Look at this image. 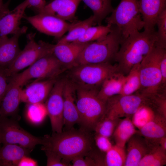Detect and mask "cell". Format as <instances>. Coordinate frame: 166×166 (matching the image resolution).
I'll return each mask as SVG.
<instances>
[{
  "label": "cell",
  "mask_w": 166,
  "mask_h": 166,
  "mask_svg": "<svg viewBox=\"0 0 166 166\" xmlns=\"http://www.w3.org/2000/svg\"><path fill=\"white\" fill-rule=\"evenodd\" d=\"M79 156L74 158L71 161L73 166H97L94 159L89 156Z\"/></svg>",
  "instance_id": "obj_39"
},
{
  "label": "cell",
  "mask_w": 166,
  "mask_h": 166,
  "mask_svg": "<svg viewBox=\"0 0 166 166\" xmlns=\"http://www.w3.org/2000/svg\"><path fill=\"white\" fill-rule=\"evenodd\" d=\"M8 83V89L0 104V116L2 117L13 115L21 102V87Z\"/></svg>",
  "instance_id": "obj_23"
},
{
  "label": "cell",
  "mask_w": 166,
  "mask_h": 166,
  "mask_svg": "<svg viewBox=\"0 0 166 166\" xmlns=\"http://www.w3.org/2000/svg\"><path fill=\"white\" fill-rule=\"evenodd\" d=\"M35 34L32 33L27 34V43L24 48L13 63L4 69L8 78L29 67L41 58L53 53L54 45L42 40L36 42Z\"/></svg>",
  "instance_id": "obj_9"
},
{
  "label": "cell",
  "mask_w": 166,
  "mask_h": 166,
  "mask_svg": "<svg viewBox=\"0 0 166 166\" xmlns=\"http://www.w3.org/2000/svg\"><path fill=\"white\" fill-rule=\"evenodd\" d=\"M68 70L67 78L75 85L98 89L106 79L120 73L117 64L110 62L78 65Z\"/></svg>",
  "instance_id": "obj_6"
},
{
  "label": "cell",
  "mask_w": 166,
  "mask_h": 166,
  "mask_svg": "<svg viewBox=\"0 0 166 166\" xmlns=\"http://www.w3.org/2000/svg\"><path fill=\"white\" fill-rule=\"evenodd\" d=\"M1 144V143H0V144ZM1 148V147L0 145V149Z\"/></svg>",
  "instance_id": "obj_46"
},
{
  "label": "cell",
  "mask_w": 166,
  "mask_h": 166,
  "mask_svg": "<svg viewBox=\"0 0 166 166\" xmlns=\"http://www.w3.org/2000/svg\"><path fill=\"white\" fill-rule=\"evenodd\" d=\"M75 89L74 84L67 78L63 92V116L64 125L67 130L80 122L79 114L74 102Z\"/></svg>",
  "instance_id": "obj_16"
},
{
  "label": "cell",
  "mask_w": 166,
  "mask_h": 166,
  "mask_svg": "<svg viewBox=\"0 0 166 166\" xmlns=\"http://www.w3.org/2000/svg\"><path fill=\"white\" fill-rule=\"evenodd\" d=\"M166 164V151L159 145L154 146L140 161L138 166H163Z\"/></svg>",
  "instance_id": "obj_31"
},
{
  "label": "cell",
  "mask_w": 166,
  "mask_h": 166,
  "mask_svg": "<svg viewBox=\"0 0 166 166\" xmlns=\"http://www.w3.org/2000/svg\"><path fill=\"white\" fill-rule=\"evenodd\" d=\"M112 26L98 25L89 27L83 35L74 42L87 43L104 39L111 30Z\"/></svg>",
  "instance_id": "obj_32"
},
{
  "label": "cell",
  "mask_w": 166,
  "mask_h": 166,
  "mask_svg": "<svg viewBox=\"0 0 166 166\" xmlns=\"http://www.w3.org/2000/svg\"><path fill=\"white\" fill-rule=\"evenodd\" d=\"M132 123L131 118H124L121 119L117 126L112 136L115 144L125 147L128 140L135 134L138 133Z\"/></svg>",
  "instance_id": "obj_27"
},
{
  "label": "cell",
  "mask_w": 166,
  "mask_h": 166,
  "mask_svg": "<svg viewBox=\"0 0 166 166\" xmlns=\"http://www.w3.org/2000/svg\"><path fill=\"white\" fill-rule=\"evenodd\" d=\"M111 14L105 18V22L107 24L117 26L120 30L122 38L144 28L139 0H121Z\"/></svg>",
  "instance_id": "obj_7"
},
{
  "label": "cell",
  "mask_w": 166,
  "mask_h": 166,
  "mask_svg": "<svg viewBox=\"0 0 166 166\" xmlns=\"http://www.w3.org/2000/svg\"><path fill=\"white\" fill-rule=\"evenodd\" d=\"M125 78L126 75L118 73L106 79L102 84L98 90V98L106 102L110 97L120 94Z\"/></svg>",
  "instance_id": "obj_26"
},
{
  "label": "cell",
  "mask_w": 166,
  "mask_h": 166,
  "mask_svg": "<svg viewBox=\"0 0 166 166\" xmlns=\"http://www.w3.org/2000/svg\"><path fill=\"white\" fill-rule=\"evenodd\" d=\"M23 18L40 32L58 38L68 31L71 25L54 16L43 13L33 16L24 15Z\"/></svg>",
  "instance_id": "obj_13"
},
{
  "label": "cell",
  "mask_w": 166,
  "mask_h": 166,
  "mask_svg": "<svg viewBox=\"0 0 166 166\" xmlns=\"http://www.w3.org/2000/svg\"><path fill=\"white\" fill-rule=\"evenodd\" d=\"M67 79H57L45 104L53 132H61L64 125L63 92Z\"/></svg>",
  "instance_id": "obj_12"
},
{
  "label": "cell",
  "mask_w": 166,
  "mask_h": 166,
  "mask_svg": "<svg viewBox=\"0 0 166 166\" xmlns=\"http://www.w3.org/2000/svg\"><path fill=\"white\" fill-rule=\"evenodd\" d=\"M58 78L38 79L22 89L21 101L27 104L42 103L48 98Z\"/></svg>",
  "instance_id": "obj_14"
},
{
  "label": "cell",
  "mask_w": 166,
  "mask_h": 166,
  "mask_svg": "<svg viewBox=\"0 0 166 166\" xmlns=\"http://www.w3.org/2000/svg\"><path fill=\"white\" fill-rule=\"evenodd\" d=\"M27 29L26 26L21 27L19 31L10 38L7 35L0 36V68H7L15 60L21 51L19 38L26 33Z\"/></svg>",
  "instance_id": "obj_15"
},
{
  "label": "cell",
  "mask_w": 166,
  "mask_h": 166,
  "mask_svg": "<svg viewBox=\"0 0 166 166\" xmlns=\"http://www.w3.org/2000/svg\"><path fill=\"white\" fill-rule=\"evenodd\" d=\"M41 149L60 156L65 163L69 162L79 156H88L93 151L94 138L89 132L73 128L60 132H53L42 137Z\"/></svg>",
  "instance_id": "obj_1"
},
{
  "label": "cell",
  "mask_w": 166,
  "mask_h": 166,
  "mask_svg": "<svg viewBox=\"0 0 166 166\" xmlns=\"http://www.w3.org/2000/svg\"><path fill=\"white\" fill-rule=\"evenodd\" d=\"M28 8L35 11L38 14L40 13L43 10L47 3L46 0H28Z\"/></svg>",
  "instance_id": "obj_41"
},
{
  "label": "cell",
  "mask_w": 166,
  "mask_h": 166,
  "mask_svg": "<svg viewBox=\"0 0 166 166\" xmlns=\"http://www.w3.org/2000/svg\"><path fill=\"white\" fill-rule=\"evenodd\" d=\"M88 43L57 42L54 45L53 54L68 70L75 66L80 53Z\"/></svg>",
  "instance_id": "obj_18"
},
{
  "label": "cell",
  "mask_w": 166,
  "mask_h": 166,
  "mask_svg": "<svg viewBox=\"0 0 166 166\" xmlns=\"http://www.w3.org/2000/svg\"><path fill=\"white\" fill-rule=\"evenodd\" d=\"M139 5L144 30L155 31L158 16L166 9V0H139Z\"/></svg>",
  "instance_id": "obj_17"
},
{
  "label": "cell",
  "mask_w": 166,
  "mask_h": 166,
  "mask_svg": "<svg viewBox=\"0 0 166 166\" xmlns=\"http://www.w3.org/2000/svg\"><path fill=\"white\" fill-rule=\"evenodd\" d=\"M156 32H135L122 38L114 60L120 73L127 75L132 68L141 63L156 40Z\"/></svg>",
  "instance_id": "obj_2"
},
{
  "label": "cell",
  "mask_w": 166,
  "mask_h": 166,
  "mask_svg": "<svg viewBox=\"0 0 166 166\" xmlns=\"http://www.w3.org/2000/svg\"><path fill=\"white\" fill-rule=\"evenodd\" d=\"M28 6V0H25L0 19V36L13 35L19 31L21 20Z\"/></svg>",
  "instance_id": "obj_21"
},
{
  "label": "cell",
  "mask_w": 166,
  "mask_h": 166,
  "mask_svg": "<svg viewBox=\"0 0 166 166\" xmlns=\"http://www.w3.org/2000/svg\"><path fill=\"white\" fill-rule=\"evenodd\" d=\"M97 23L93 15L83 21L75 20L71 23L68 34L60 39L57 42L68 43L77 41L89 27Z\"/></svg>",
  "instance_id": "obj_28"
},
{
  "label": "cell",
  "mask_w": 166,
  "mask_h": 166,
  "mask_svg": "<svg viewBox=\"0 0 166 166\" xmlns=\"http://www.w3.org/2000/svg\"><path fill=\"white\" fill-rule=\"evenodd\" d=\"M138 131L151 147L159 145L160 139L166 136V117L159 114Z\"/></svg>",
  "instance_id": "obj_22"
},
{
  "label": "cell",
  "mask_w": 166,
  "mask_h": 166,
  "mask_svg": "<svg viewBox=\"0 0 166 166\" xmlns=\"http://www.w3.org/2000/svg\"><path fill=\"white\" fill-rule=\"evenodd\" d=\"M81 1V0H52L47 3L40 13L51 15L65 21L73 22L75 20V13Z\"/></svg>",
  "instance_id": "obj_19"
},
{
  "label": "cell",
  "mask_w": 166,
  "mask_h": 166,
  "mask_svg": "<svg viewBox=\"0 0 166 166\" xmlns=\"http://www.w3.org/2000/svg\"><path fill=\"white\" fill-rule=\"evenodd\" d=\"M47 157V166H68L70 164L64 162L61 158L55 153L48 151H44Z\"/></svg>",
  "instance_id": "obj_38"
},
{
  "label": "cell",
  "mask_w": 166,
  "mask_h": 166,
  "mask_svg": "<svg viewBox=\"0 0 166 166\" xmlns=\"http://www.w3.org/2000/svg\"><path fill=\"white\" fill-rule=\"evenodd\" d=\"M122 39L119 29L115 26H112L111 31L104 39L87 44L80 53L75 66L110 62L114 60Z\"/></svg>",
  "instance_id": "obj_4"
},
{
  "label": "cell",
  "mask_w": 166,
  "mask_h": 166,
  "mask_svg": "<svg viewBox=\"0 0 166 166\" xmlns=\"http://www.w3.org/2000/svg\"><path fill=\"white\" fill-rule=\"evenodd\" d=\"M147 98V96L138 92L129 95L119 94L113 96L106 102L103 117L112 119L131 118Z\"/></svg>",
  "instance_id": "obj_11"
},
{
  "label": "cell",
  "mask_w": 166,
  "mask_h": 166,
  "mask_svg": "<svg viewBox=\"0 0 166 166\" xmlns=\"http://www.w3.org/2000/svg\"><path fill=\"white\" fill-rule=\"evenodd\" d=\"M127 147L125 166H138L144 156L151 148L145 139L139 132L132 136L127 142Z\"/></svg>",
  "instance_id": "obj_20"
},
{
  "label": "cell",
  "mask_w": 166,
  "mask_h": 166,
  "mask_svg": "<svg viewBox=\"0 0 166 166\" xmlns=\"http://www.w3.org/2000/svg\"><path fill=\"white\" fill-rule=\"evenodd\" d=\"M156 25L158 27L156 32V40L155 45L160 47L166 48V9L158 16Z\"/></svg>",
  "instance_id": "obj_36"
},
{
  "label": "cell",
  "mask_w": 166,
  "mask_h": 166,
  "mask_svg": "<svg viewBox=\"0 0 166 166\" xmlns=\"http://www.w3.org/2000/svg\"><path fill=\"white\" fill-rule=\"evenodd\" d=\"M96 144L101 151L106 153L112 147L109 138L106 136L96 133L94 138Z\"/></svg>",
  "instance_id": "obj_37"
},
{
  "label": "cell",
  "mask_w": 166,
  "mask_h": 166,
  "mask_svg": "<svg viewBox=\"0 0 166 166\" xmlns=\"http://www.w3.org/2000/svg\"><path fill=\"white\" fill-rule=\"evenodd\" d=\"M27 104L26 114L29 120L35 124L41 123L47 115L45 104L38 103Z\"/></svg>",
  "instance_id": "obj_34"
},
{
  "label": "cell",
  "mask_w": 166,
  "mask_h": 166,
  "mask_svg": "<svg viewBox=\"0 0 166 166\" xmlns=\"http://www.w3.org/2000/svg\"><path fill=\"white\" fill-rule=\"evenodd\" d=\"M8 81L4 69L0 68V104L8 88Z\"/></svg>",
  "instance_id": "obj_40"
},
{
  "label": "cell",
  "mask_w": 166,
  "mask_h": 166,
  "mask_svg": "<svg viewBox=\"0 0 166 166\" xmlns=\"http://www.w3.org/2000/svg\"><path fill=\"white\" fill-rule=\"evenodd\" d=\"M67 70L52 53L39 59L24 71L8 78V81L9 82L21 87L34 79L58 78Z\"/></svg>",
  "instance_id": "obj_8"
},
{
  "label": "cell",
  "mask_w": 166,
  "mask_h": 166,
  "mask_svg": "<svg viewBox=\"0 0 166 166\" xmlns=\"http://www.w3.org/2000/svg\"><path fill=\"white\" fill-rule=\"evenodd\" d=\"M121 119H112L103 117L96 125V133L109 138L112 136L117 124Z\"/></svg>",
  "instance_id": "obj_35"
},
{
  "label": "cell",
  "mask_w": 166,
  "mask_h": 166,
  "mask_svg": "<svg viewBox=\"0 0 166 166\" xmlns=\"http://www.w3.org/2000/svg\"><path fill=\"white\" fill-rule=\"evenodd\" d=\"M104 160V165L108 166H124L125 165L126 152L125 147L116 144L106 153Z\"/></svg>",
  "instance_id": "obj_33"
},
{
  "label": "cell",
  "mask_w": 166,
  "mask_h": 166,
  "mask_svg": "<svg viewBox=\"0 0 166 166\" xmlns=\"http://www.w3.org/2000/svg\"></svg>",
  "instance_id": "obj_47"
},
{
  "label": "cell",
  "mask_w": 166,
  "mask_h": 166,
  "mask_svg": "<svg viewBox=\"0 0 166 166\" xmlns=\"http://www.w3.org/2000/svg\"><path fill=\"white\" fill-rule=\"evenodd\" d=\"M0 142L3 144H16L33 149L36 145H42L43 139L28 132L16 121L0 116Z\"/></svg>",
  "instance_id": "obj_10"
},
{
  "label": "cell",
  "mask_w": 166,
  "mask_h": 166,
  "mask_svg": "<svg viewBox=\"0 0 166 166\" xmlns=\"http://www.w3.org/2000/svg\"><path fill=\"white\" fill-rule=\"evenodd\" d=\"M159 114H161L158 112L152 98L148 97L145 101L132 116L131 120L135 127L139 130Z\"/></svg>",
  "instance_id": "obj_25"
},
{
  "label": "cell",
  "mask_w": 166,
  "mask_h": 166,
  "mask_svg": "<svg viewBox=\"0 0 166 166\" xmlns=\"http://www.w3.org/2000/svg\"><path fill=\"white\" fill-rule=\"evenodd\" d=\"M166 49L155 44L151 50L140 63L139 73L141 87L138 91L150 96L165 91L162 85L159 61Z\"/></svg>",
  "instance_id": "obj_5"
},
{
  "label": "cell",
  "mask_w": 166,
  "mask_h": 166,
  "mask_svg": "<svg viewBox=\"0 0 166 166\" xmlns=\"http://www.w3.org/2000/svg\"><path fill=\"white\" fill-rule=\"evenodd\" d=\"M33 149L16 144H5L0 149V166H18L21 159Z\"/></svg>",
  "instance_id": "obj_24"
},
{
  "label": "cell",
  "mask_w": 166,
  "mask_h": 166,
  "mask_svg": "<svg viewBox=\"0 0 166 166\" xmlns=\"http://www.w3.org/2000/svg\"><path fill=\"white\" fill-rule=\"evenodd\" d=\"M9 3L10 2L7 1L6 3L4 4L3 7L0 10V19L10 10L8 8Z\"/></svg>",
  "instance_id": "obj_43"
},
{
  "label": "cell",
  "mask_w": 166,
  "mask_h": 166,
  "mask_svg": "<svg viewBox=\"0 0 166 166\" xmlns=\"http://www.w3.org/2000/svg\"><path fill=\"white\" fill-rule=\"evenodd\" d=\"M140 66V63L136 65L126 75L120 95L132 94L140 89L141 85L139 73Z\"/></svg>",
  "instance_id": "obj_30"
},
{
  "label": "cell",
  "mask_w": 166,
  "mask_h": 166,
  "mask_svg": "<svg viewBox=\"0 0 166 166\" xmlns=\"http://www.w3.org/2000/svg\"><path fill=\"white\" fill-rule=\"evenodd\" d=\"M92 11L95 20L98 25L114 10L112 5L113 0H81Z\"/></svg>",
  "instance_id": "obj_29"
},
{
  "label": "cell",
  "mask_w": 166,
  "mask_h": 166,
  "mask_svg": "<svg viewBox=\"0 0 166 166\" xmlns=\"http://www.w3.org/2000/svg\"><path fill=\"white\" fill-rule=\"evenodd\" d=\"M37 162L35 160L29 157L28 156H25L20 160L18 166H38Z\"/></svg>",
  "instance_id": "obj_42"
},
{
  "label": "cell",
  "mask_w": 166,
  "mask_h": 166,
  "mask_svg": "<svg viewBox=\"0 0 166 166\" xmlns=\"http://www.w3.org/2000/svg\"><path fill=\"white\" fill-rule=\"evenodd\" d=\"M75 85L81 128L89 132L94 131L104 115L106 102L98 97L99 89Z\"/></svg>",
  "instance_id": "obj_3"
},
{
  "label": "cell",
  "mask_w": 166,
  "mask_h": 166,
  "mask_svg": "<svg viewBox=\"0 0 166 166\" xmlns=\"http://www.w3.org/2000/svg\"><path fill=\"white\" fill-rule=\"evenodd\" d=\"M159 144L162 149L166 151V136L160 139L159 141Z\"/></svg>",
  "instance_id": "obj_44"
},
{
  "label": "cell",
  "mask_w": 166,
  "mask_h": 166,
  "mask_svg": "<svg viewBox=\"0 0 166 166\" xmlns=\"http://www.w3.org/2000/svg\"><path fill=\"white\" fill-rule=\"evenodd\" d=\"M4 4L3 3L2 0H0V10L3 7Z\"/></svg>",
  "instance_id": "obj_45"
}]
</instances>
